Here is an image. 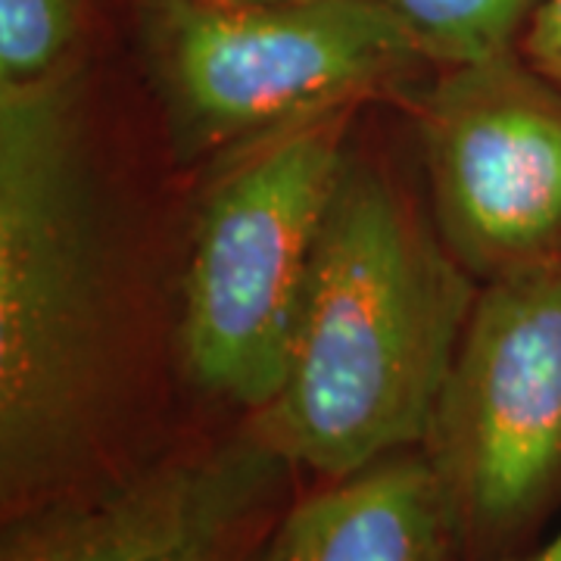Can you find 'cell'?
I'll return each mask as SVG.
<instances>
[{"instance_id": "14", "label": "cell", "mask_w": 561, "mask_h": 561, "mask_svg": "<svg viewBox=\"0 0 561 561\" xmlns=\"http://www.w3.org/2000/svg\"><path fill=\"white\" fill-rule=\"evenodd\" d=\"M260 552H262V549H260ZM253 561H260V556H256V559H253Z\"/></svg>"}, {"instance_id": "5", "label": "cell", "mask_w": 561, "mask_h": 561, "mask_svg": "<svg viewBox=\"0 0 561 561\" xmlns=\"http://www.w3.org/2000/svg\"><path fill=\"white\" fill-rule=\"evenodd\" d=\"M465 561H496L561 500V260L483 280L421 443Z\"/></svg>"}, {"instance_id": "4", "label": "cell", "mask_w": 561, "mask_h": 561, "mask_svg": "<svg viewBox=\"0 0 561 561\" xmlns=\"http://www.w3.org/2000/svg\"><path fill=\"white\" fill-rule=\"evenodd\" d=\"M140 25L181 160L343 103L405 101L437 69L383 0H144Z\"/></svg>"}, {"instance_id": "6", "label": "cell", "mask_w": 561, "mask_h": 561, "mask_svg": "<svg viewBox=\"0 0 561 561\" xmlns=\"http://www.w3.org/2000/svg\"><path fill=\"white\" fill-rule=\"evenodd\" d=\"M431 216L481 280L561 260V84L522 47L412 94Z\"/></svg>"}, {"instance_id": "3", "label": "cell", "mask_w": 561, "mask_h": 561, "mask_svg": "<svg viewBox=\"0 0 561 561\" xmlns=\"http://www.w3.org/2000/svg\"><path fill=\"white\" fill-rule=\"evenodd\" d=\"M365 103L321 110L228 150L203 191L181 280L184 371L260 412L278 393L321 225Z\"/></svg>"}, {"instance_id": "7", "label": "cell", "mask_w": 561, "mask_h": 561, "mask_svg": "<svg viewBox=\"0 0 561 561\" xmlns=\"http://www.w3.org/2000/svg\"><path fill=\"white\" fill-rule=\"evenodd\" d=\"M294 471L243 427L135 459L3 518L0 561H253L290 508Z\"/></svg>"}, {"instance_id": "2", "label": "cell", "mask_w": 561, "mask_h": 561, "mask_svg": "<svg viewBox=\"0 0 561 561\" xmlns=\"http://www.w3.org/2000/svg\"><path fill=\"white\" fill-rule=\"evenodd\" d=\"M478 290L400 179L350 153L306 275L284 381L243 431L324 483L415 449Z\"/></svg>"}, {"instance_id": "10", "label": "cell", "mask_w": 561, "mask_h": 561, "mask_svg": "<svg viewBox=\"0 0 561 561\" xmlns=\"http://www.w3.org/2000/svg\"><path fill=\"white\" fill-rule=\"evenodd\" d=\"M81 0H0V84L79 69Z\"/></svg>"}, {"instance_id": "8", "label": "cell", "mask_w": 561, "mask_h": 561, "mask_svg": "<svg viewBox=\"0 0 561 561\" xmlns=\"http://www.w3.org/2000/svg\"><path fill=\"white\" fill-rule=\"evenodd\" d=\"M260 561H465L424 449H402L290 502Z\"/></svg>"}, {"instance_id": "13", "label": "cell", "mask_w": 561, "mask_h": 561, "mask_svg": "<svg viewBox=\"0 0 561 561\" xmlns=\"http://www.w3.org/2000/svg\"><path fill=\"white\" fill-rule=\"evenodd\" d=\"M209 7H262V3H287V0H197Z\"/></svg>"}, {"instance_id": "9", "label": "cell", "mask_w": 561, "mask_h": 561, "mask_svg": "<svg viewBox=\"0 0 561 561\" xmlns=\"http://www.w3.org/2000/svg\"><path fill=\"white\" fill-rule=\"evenodd\" d=\"M437 69L486 60L522 44L542 0H383Z\"/></svg>"}, {"instance_id": "12", "label": "cell", "mask_w": 561, "mask_h": 561, "mask_svg": "<svg viewBox=\"0 0 561 561\" xmlns=\"http://www.w3.org/2000/svg\"><path fill=\"white\" fill-rule=\"evenodd\" d=\"M496 561H561V530L552 540L542 546L540 552L527 556V559H496Z\"/></svg>"}, {"instance_id": "11", "label": "cell", "mask_w": 561, "mask_h": 561, "mask_svg": "<svg viewBox=\"0 0 561 561\" xmlns=\"http://www.w3.org/2000/svg\"><path fill=\"white\" fill-rule=\"evenodd\" d=\"M524 60L561 84V0H542L522 35Z\"/></svg>"}, {"instance_id": "1", "label": "cell", "mask_w": 561, "mask_h": 561, "mask_svg": "<svg viewBox=\"0 0 561 561\" xmlns=\"http://www.w3.org/2000/svg\"><path fill=\"white\" fill-rule=\"evenodd\" d=\"M79 69L0 84L3 518L125 468L116 302Z\"/></svg>"}]
</instances>
